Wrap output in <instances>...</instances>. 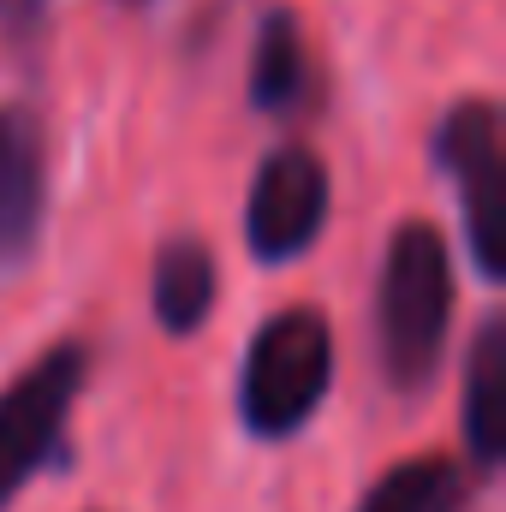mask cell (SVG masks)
I'll return each mask as SVG.
<instances>
[{
	"instance_id": "7",
	"label": "cell",
	"mask_w": 506,
	"mask_h": 512,
	"mask_svg": "<svg viewBox=\"0 0 506 512\" xmlns=\"http://www.w3.org/2000/svg\"><path fill=\"white\" fill-rule=\"evenodd\" d=\"M465 441L477 465H501L506 453V322L489 316L465 370Z\"/></svg>"
},
{
	"instance_id": "6",
	"label": "cell",
	"mask_w": 506,
	"mask_h": 512,
	"mask_svg": "<svg viewBox=\"0 0 506 512\" xmlns=\"http://www.w3.org/2000/svg\"><path fill=\"white\" fill-rule=\"evenodd\" d=\"M36 227H42V143L30 120L0 108V262H18L30 251Z\"/></svg>"
},
{
	"instance_id": "2",
	"label": "cell",
	"mask_w": 506,
	"mask_h": 512,
	"mask_svg": "<svg viewBox=\"0 0 506 512\" xmlns=\"http://www.w3.org/2000/svg\"><path fill=\"white\" fill-rule=\"evenodd\" d=\"M334 376V334L316 310H280L262 322L245 358L239 405L256 435H292L310 423Z\"/></svg>"
},
{
	"instance_id": "1",
	"label": "cell",
	"mask_w": 506,
	"mask_h": 512,
	"mask_svg": "<svg viewBox=\"0 0 506 512\" xmlns=\"http://www.w3.org/2000/svg\"><path fill=\"white\" fill-rule=\"evenodd\" d=\"M453 316V262L429 221H405L381 268V364L399 393L423 387L441 364Z\"/></svg>"
},
{
	"instance_id": "5",
	"label": "cell",
	"mask_w": 506,
	"mask_h": 512,
	"mask_svg": "<svg viewBox=\"0 0 506 512\" xmlns=\"http://www.w3.org/2000/svg\"><path fill=\"white\" fill-rule=\"evenodd\" d=\"M328 221V167L310 155V149H274L262 167H256L251 185V209H245V227H251V251L280 262V256H298Z\"/></svg>"
},
{
	"instance_id": "11",
	"label": "cell",
	"mask_w": 506,
	"mask_h": 512,
	"mask_svg": "<svg viewBox=\"0 0 506 512\" xmlns=\"http://www.w3.org/2000/svg\"><path fill=\"white\" fill-rule=\"evenodd\" d=\"M36 12H42V0H0V24H12V30L36 24Z\"/></svg>"
},
{
	"instance_id": "3",
	"label": "cell",
	"mask_w": 506,
	"mask_h": 512,
	"mask_svg": "<svg viewBox=\"0 0 506 512\" xmlns=\"http://www.w3.org/2000/svg\"><path fill=\"white\" fill-rule=\"evenodd\" d=\"M435 155L453 173L459 209H465V239L477 251V268L489 280L506 274V161H501V114L489 102H459L441 131H435Z\"/></svg>"
},
{
	"instance_id": "10",
	"label": "cell",
	"mask_w": 506,
	"mask_h": 512,
	"mask_svg": "<svg viewBox=\"0 0 506 512\" xmlns=\"http://www.w3.org/2000/svg\"><path fill=\"white\" fill-rule=\"evenodd\" d=\"M304 84H310V60H304L298 24H292V12H268L262 42H256V66H251L256 108H292L304 96Z\"/></svg>"
},
{
	"instance_id": "4",
	"label": "cell",
	"mask_w": 506,
	"mask_h": 512,
	"mask_svg": "<svg viewBox=\"0 0 506 512\" xmlns=\"http://www.w3.org/2000/svg\"><path fill=\"white\" fill-rule=\"evenodd\" d=\"M84 387V346H54L42 352L18 382L0 393V507L30 483V471L54 453L66 411Z\"/></svg>"
},
{
	"instance_id": "8",
	"label": "cell",
	"mask_w": 506,
	"mask_h": 512,
	"mask_svg": "<svg viewBox=\"0 0 506 512\" xmlns=\"http://www.w3.org/2000/svg\"><path fill=\"white\" fill-rule=\"evenodd\" d=\"M215 304V256L203 251L197 239L167 245L155 262V316L167 334H191Z\"/></svg>"
},
{
	"instance_id": "9",
	"label": "cell",
	"mask_w": 506,
	"mask_h": 512,
	"mask_svg": "<svg viewBox=\"0 0 506 512\" xmlns=\"http://www.w3.org/2000/svg\"><path fill=\"white\" fill-rule=\"evenodd\" d=\"M471 483L453 459H405L358 501V512H465Z\"/></svg>"
}]
</instances>
